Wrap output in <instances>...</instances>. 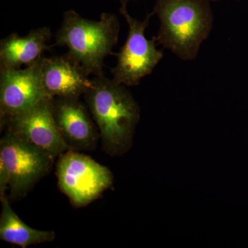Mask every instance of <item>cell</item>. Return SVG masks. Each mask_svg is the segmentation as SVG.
Returning <instances> with one entry per match:
<instances>
[{
	"mask_svg": "<svg viewBox=\"0 0 248 248\" xmlns=\"http://www.w3.org/2000/svg\"><path fill=\"white\" fill-rule=\"evenodd\" d=\"M86 101L107 153L118 155L130 146L140 117L138 103L125 86L94 77Z\"/></svg>",
	"mask_w": 248,
	"mask_h": 248,
	"instance_id": "6da1fadb",
	"label": "cell"
},
{
	"mask_svg": "<svg viewBox=\"0 0 248 248\" xmlns=\"http://www.w3.org/2000/svg\"><path fill=\"white\" fill-rule=\"evenodd\" d=\"M208 0H156L153 13L160 28L156 42L186 61L195 60L213 30V11Z\"/></svg>",
	"mask_w": 248,
	"mask_h": 248,
	"instance_id": "7a4b0ae2",
	"label": "cell"
},
{
	"mask_svg": "<svg viewBox=\"0 0 248 248\" xmlns=\"http://www.w3.org/2000/svg\"><path fill=\"white\" fill-rule=\"evenodd\" d=\"M120 24L115 14L103 13L99 21L81 17L73 10L63 14L55 45L68 49L67 55L84 68L89 76H102L105 58L115 55Z\"/></svg>",
	"mask_w": 248,
	"mask_h": 248,
	"instance_id": "3957f363",
	"label": "cell"
},
{
	"mask_svg": "<svg viewBox=\"0 0 248 248\" xmlns=\"http://www.w3.org/2000/svg\"><path fill=\"white\" fill-rule=\"evenodd\" d=\"M120 13L128 25L126 41L120 51L116 54L117 63L111 69L112 80L125 86H138L145 77L151 74L164 53L157 50L156 38L148 40L145 35L150 20L154 13L147 14L143 21L138 20L129 14L128 0H120Z\"/></svg>",
	"mask_w": 248,
	"mask_h": 248,
	"instance_id": "277c9868",
	"label": "cell"
},
{
	"mask_svg": "<svg viewBox=\"0 0 248 248\" xmlns=\"http://www.w3.org/2000/svg\"><path fill=\"white\" fill-rule=\"evenodd\" d=\"M58 185L73 206H86L112 184V173L92 158L72 150L60 155L57 165Z\"/></svg>",
	"mask_w": 248,
	"mask_h": 248,
	"instance_id": "5b68a950",
	"label": "cell"
},
{
	"mask_svg": "<svg viewBox=\"0 0 248 248\" xmlns=\"http://www.w3.org/2000/svg\"><path fill=\"white\" fill-rule=\"evenodd\" d=\"M53 159L14 133L6 134L0 141V161L7 170L10 197L19 199L27 195L48 172Z\"/></svg>",
	"mask_w": 248,
	"mask_h": 248,
	"instance_id": "8992f818",
	"label": "cell"
},
{
	"mask_svg": "<svg viewBox=\"0 0 248 248\" xmlns=\"http://www.w3.org/2000/svg\"><path fill=\"white\" fill-rule=\"evenodd\" d=\"M9 132L53 158L71 148L62 137L53 113V99H46L30 110L5 120Z\"/></svg>",
	"mask_w": 248,
	"mask_h": 248,
	"instance_id": "52a82bcc",
	"label": "cell"
},
{
	"mask_svg": "<svg viewBox=\"0 0 248 248\" xmlns=\"http://www.w3.org/2000/svg\"><path fill=\"white\" fill-rule=\"evenodd\" d=\"M40 62L23 69H0L1 120L22 114L49 99L41 79Z\"/></svg>",
	"mask_w": 248,
	"mask_h": 248,
	"instance_id": "ba28073f",
	"label": "cell"
},
{
	"mask_svg": "<svg viewBox=\"0 0 248 248\" xmlns=\"http://www.w3.org/2000/svg\"><path fill=\"white\" fill-rule=\"evenodd\" d=\"M40 75L46 95L49 99H79L92 86L93 80L89 79L84 68L67 54L42 59Z\"/></svg>",
	"mask_w": 248,
	"mask_h": 248,
	"instance_id": "9c48e42d",
	"label": "cell"
},
{
	"mask_svg": "<svg viewBox=\"0 0 248 248\" xmlns=\"http://www.w3.org/2000/svg\"><path fill=\"white\" fill-rule=\"evenodd\" d=\"M53 108L59 130L70 148L86 149L93 146L96 129L79 99L53 98Z\"/></svg>",
	"mask_w": 248,
	"mask_h": 248,
	"instance_id": "30bf717a",
	"label": "cell"
},
{
	"mask_svg": "<svg viewBox=\"0 0 248 248\" xmlns=\"http://www.w3.org/2000/svg\"><path fill=\"white\" fill-rule=\"evenodd\" d=\"M50 29L42 27L25 36L11 34L0 42V69H20L41 61L50 48Z\"/></svg>",
	"mask_w": 248,
	"mask_h": 248,
	"instance_id": "8fae6325",
	"label": "cell"
},
{
	"mask_svg": "<svg viewBox=\"0 0 248 248\" xmlns=\"http://www.w3.org/2000/svg\"><path fill=\"white\" fill-rule=\"evenodd\" d=\"M0 239L9 244L22 248L51 242L55 238L53 231H43L31 228L23 222L11 208L6 196L0 198Z\"/></svg>",
	"mask_w": 248,
	"mask_h": 248,
	"instance_id": "7c38bea8",
	"label": "cell"
},
{
	"mask_svg": "<svg viewBox=\"0 0 248 248\" xmlns=\"http://www.w3.org/2000/svg\"><path fill=\"white\" fill-rule=\"evenodd\" d=\"M209 1H221V0H208ZM238 1V0H237Z\"/></svg>",
	"mask_w": 248,
	"mask_h": 248,
	"instance_id": "4fadbf2b",
	"label": "cell"
}]
</instances>
